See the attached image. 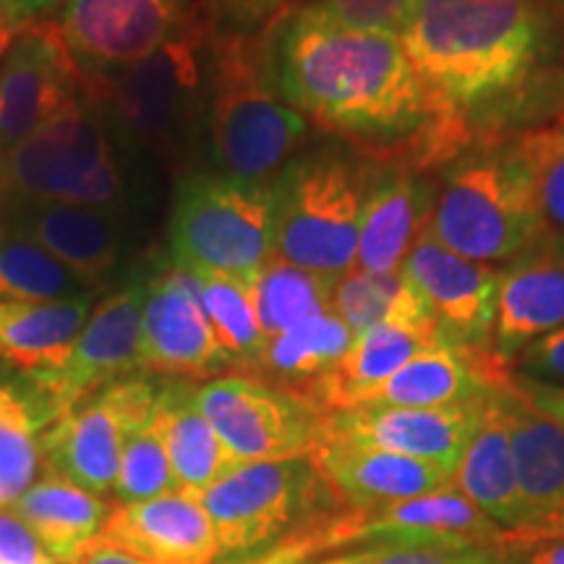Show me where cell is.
Instances as JSON below:
<instances>
[{
    "mask_svg": "<svg viewBox=\"0 0 564 564\" xmlns=\"http://www.w3.org/2000/svg\"><path fill=\"white\" fill-rule=\"evenodd\" d=\"M262 47L282 100L322 129L394 147L419 137L423 162L457 150L463 118L440 108L398 34L350 26L306 0L267 24Z\"/></svg>",
    "mask_w": 564,
    "mask_h": 564,
    "instance_id": "obj_1",
    "label": "cell"
},
{
    "mask_svg": "<svg viewBox=\"0 0 564 564\" xmlns=\"http://www.w3.org/2000/svg\"><path fill=\"white\" fill-rule=\"evenodd\" d=\"M400 42L440 108L463 118L523 95L552 51V21L541 0H413Z\"/></svg>",
    "mask_w": 564,
    "mask_h": 564,
    "instance_id": "obj_2",
    "label": "cell"
},
{
    "mask_svg": "<svg viewBox=\"0 0 564 564\" xmlns=\"http://www.w3.org/2000/svg\"><path fill=\"white\" fill-rule=\"evenodd\" d=\"M212 40L209 21L194 19L158 51L108 79H87L118 144L147 175L183 167L207 141Z\"/></svg>",
    "mask_w": 564,
    "mask_h": 564,
    "instance_id": "obj_3",
    "label": "cell"
},
{
    "mask_svg": "<svg viewBox=\"0 0 564 564\" xmlns=\"http://www.w3.org/2000/svg\"><path fill=\"white\" fill-rule=\"evenodd\" d=\"M147 183L89 84L61 116L0 154V202H63L133 217L150 199Z\"/></svg>",
    "mask_w": 564,
    "mask_h": 564,
    "instance_id": "obj_4",
    "label": "cell"
},
{
    "mask_svg": "<svg viewBox=\"0 0 564 564\" xmlns=\"http://www.w3.org/2000/svg\"><path fill=\"white\" fill-rule=\"evenodd\" d=\"M308 137V118L274 89L262 37L225 34L212 40L207 144L215 171L238 181L272 183Z\"/></svg>",
    "mask_w": 564,
    "mask_h": 564,
    "instance_id": "obj_5",
    "label": "cell"
},
{
    "mask_svg": "<svg viewBox=\"0 0 564 564\" xmlns=\"http://www.w3.org/2000/svg\"><path fill=\"white\" fill-rule=\"evenodd\" d=\"M429 232L470 262H505L546 232L531 167L514 150L457 160L434 196Z\"/></svg>",
    "mask_w": 564,
    "mask_h": 564,
    "instance_id": "obj_6",
    "label": "cell"
},
{
    "mask_svg": "<svg viewBox=\"0 0 564 564\" xmlns=\"http://www.w3.org/2000/svg\"><path fill=\"white\" fill-rule=\"evenodd\" d=\"M274 181H238L217 171L186 173L175 186L171 264L253 280L278 257Z\"/></svg>",
    "mask_w": 564,
    "mask_h": 564,
    "instance_id": "obj_7",
    "label": "cell"
},
{
    "mask_svg": "<svg viewBox=\"0 0 564 564\" xmlns=\"http://www.w3.org/2000/svg\"><path fill=\"white\" fill-rule=\"evenodd\" d=\"M199 505L215 525L220 564H246L299 533L340 502L312 455L238 463L204 489Z\"/></svg>",
    "mask_w": 564,
    "mask_h": 564,
    "instance_id": "obj_8",
    "label": "cell"
},
{
    "mask_svg": "<svg viewBox=\"0 0 564 564\" xmlns=\"http://www.w3.org/2000/svg\"><path fill=\"white\" fill-rule=\"evenodd\" d=\"M369 181L335 152L308 154L274 178L278 257L301 270L340 280L352 270Z\"/></svg>",
    "mask_w": 564,
    "mask_h": 564,
    "instance_id": "obj_9",
    "label": "cell"
},
{
    "mask_svg": "<svg viewBox=\"0 0 564 564\" xmlns=\"http://www.w3.org/2000/svg\"><path fill=\"white\" fill-rule=\"evenodd\" d=\"M150 278H137L91 308L68 361L45 377H30V403L40 432L105 387L144 371L141 366V308Z\"/></svg>",
    "mask_w": 564,
    "mask_h": 564,
    "instance_id": "obj_10",
    "label": "cell"
},
{
    "mask_svg": "<svg viewBox=\"0 0 564 564\" xmlns=\"http://www.w3.org/2000/svg\"><path fill=\"white\" fill-rule=\"evenodd\" d=\"M162 382L129 377L82 400L42 429L40 453L47 474L91 494H112L131 429L152 421Z\"/></svg>",
    "mask_w": 564,
    "mask_h": 564,
    "instance_id": "obj_11",
    "label": "cell"
},
{
    "mask_svg": "<svg viewBox=\"0 0 564 564\" xmlns=\"http://www.w3.org/2000/svg\"><path fill=\"white\" fill-rule=\"evenodd\" d=\"M196 405L241 463L312 455L322 436L319 408L257 377L207 379Z\"/></svg>",
    "mask_w": 564,
    "mask_h": 564,
    "instance_id": "obj_12",
    "label": "cell"
},
{
    "mask_svg": "<svg viewBox=\"0 0 564 564\" xmlns=\"http://www.w3.org/2000/svg\"><path fill=\"white\" fill-rule=\"evenodd\" d=\"M196 0H61L63 45L87 79H108L199 19Z\"/></svg>",
    "mask_w": 564,
    "mask_h": 564,
    "instance_id": "obj_13",
    "label": "cell"
},
{
    "mask_svg": "<svg viewBox=\"0 0 564 564\" xmlns=\"http://www.w3.org/2000/svg\"><path fill=\"white\" fill-rule=\"evenodd\" d=\"M84 84L55 21H37L13 34L0 55V154L61 116Z\"/></svg>",
    "mask_w": 564,
    "mask_h": 564,
    "instance_id": "obj_14",
    "label": "cell"
},
{
    "mask_svg": "<svg viewBox=\"0 0 564 564\" xmlns=\"http://www.w3.org/2000/svg\"><path fill=\"white\" fill-rule=\"evenodd\" d=\"M0 230L26 238L102 288L137 249L133 217L63 202H0Z\"/></svg>",
    "mask_w": 564,
    "mask_h": 564,
    "instance_id": "obj_15",
    "label": "cell"
},
{
    "mask_svg": "<svg viewBox=\"0 0 564 564\" xmlns=\"http://www.w3.org/2000/svg\"><path fill=\"white\" fill-rule=\"evenodd\" d=\"M141 366L165 379H207L230 371L202 306L194 272L167 264L147 282L141 308Z\"/></svg>",
    "mask_w": 564,
    "mask_h": 564,
    "instance_id": "obj_16",
    "label": "cell"
},
{
    "mask_svg": "<svg viewBox=\"0 0 564 564\" xmlns=\"http://www.w3.org/2000/svg\"><path fill=\"white\" fill-rule=\"evenodd\" d=\"M400 270L426 303L444 340L463 348H489L499 272L457 257L429 230L421 232Z\"/></svg>",
    "mask_w": 564,
    "mask_h": 564,
    "instance_id": "obj_17",
    "label": "cell"
},
{
    "mask_svg": "<svg viewBox=\"0 0 564 564\" xmlns=\"http://www.w3.org/2000/svg\"><path fill=\"white\" fill-rule=\"evenodd\" d=\"M481 400L444 408L356 405L324 413L322 436L384 449L455 470L478 419Z\"/></svg>",
    "mask_w": 564,
    "mask_h": 564,
    "instance_id": "obj_18",
    "label": "cell"
},
{
    "mask_svg": "<svg viewBox=\"0 0 564 564\" xmlns=\"http://www.w3.org/2000/svg\"><path fill=\"white\" fill-rule=\"evenodd\" d=\"M564 327V232H544L499 272L491 350L514 361L520 350Z\"/></svg>",
    "mask_w": 564,
    "mask_h": 564,
    "instance_id": "obj_19",
    "label": "cell"
},
{
    "mask_svg": "<svg viewBox=\"0 0 564 564\" xmlns=\"http://www.w3.org/2000/svg\"><path fill=\"white\" fill-rule=\"evenodd\" d=\"M100 539L158 564H215V525L192 494L173 491L137 505H118Z\"/></svg>",
    "mask_w": 564,
    "mask_h": 564,
    "instance_id": "obj_20",
    "label": "cell"
},
{
    "mask_svg": "<svg viewBox=\"0 0 564 564\" xmlns=\"http://www.w3.org/2000/svg\"><path fill=\"white\" fill-rule=\"evenodd\" d=\"M312 457L345 502L361 510L405 502L453 484V470L436 463L329 440V436H319Z\"/></svg>",
    "mask_w": 564,
    "mask_h": 564,
    "instance_id": "obj_21",
    "label": "cell"
},
{
    "mask_svg": "<svg viewBox=\"0 0 564 564\" xmlns=\"http://www.w3.org/2000/svg\"><path fill=\"white\" fill-rule=\"evenodd\" d=\"M453 484L502 531L514 533L523 528L525 502L514 470L510 423L497 387L484 394L478 419L453 470Z\"/></svg>",
    "mask_w": 564,
    "mask_h": 564,
    "instance_id": "obj_22",
    "label": "cell"
},
{
    "mask_svg": "<svg viewBox=\"0 0 564 564\" xmlns=\"http://www.w3.org/2000/svg\"><path fill=\"white\" fill-rule=\"evenodd\" d=\"M449 345L434 322H384L358 335L352 348L322 379L312 394V405L322 413L361 405L394 371L421 356L423 350Z\"/></svg>",
    "mask_w": 564,
    "mask_h": 564,
    "instance_id": "obj_23",
    "label": "cell"
},
{
    "mask_svg": "<svg viewBox=\"0 0 564 564\" xmlns=\"http://www.w3.org/2000/svg\"><path fill=\"white\" fill-rule=\"evenodd\" d=\"M434 207L432 186L411 171H387L369 181L358 232L356 270L387 274L400 270L421 238Z\"/></svg>",
    "mask_w": 564,
    "mask_h": 564,
    "instance_id": "obj_24",
    "label": "cell"
},
{
    "mask_svg": "<svg viewBox=\"0 0 564 564\" xmlns=\"http://www.w3.org/2000/svg\"><path fill=\"white\" fill-rule=\"evenodd\" d=\"M154 429L165 444L175 484L183 494L199 497L241 463L204 419L196 405V384L188 379H165L160 384Z\"/></svg>",
    "mask_w": 564,
    "mask_h": 564,
    "instance_id": "obj_25",
    "label": "cell"
},
{
    "mask_svg": "<svg viewBox=\"0 0 564 564\" xmlns=\"http://www.w3.org/2000/svg\"><path fill=\"white\" fill-rule=\"evenodd\" d=\"M100 293L47 303L0 301V358L26 377H45L68 361Z\"/></svg>",
    "mask_w": 564,
    "mask_h": 564,
    "instance_id": "obj_26",
    "label": "cell"
},
{
    "mask_svg": "<svg viewBox=\"0 0 564 564\" xmlns=\"http://www.w3.org/2000/svg\"><path fill=\"white\" fill-rule=\"evenodd\" d=\"M116 507L118 502L112 497L91 494L68 484L66 478L47 474V478L21 494L9 512L30 528L55 562L68 564L82 546L102 533Z\"/></svg>",
    "mask_w": 564,
    "mask_h": 564,
    "instance_id": "obj_27",
    "label": "cell"
},
{
    "mask_svg": "<svg viewBox=\"0 0 564 564\" xmlns=\"http://www.w3.org/2000/svg\"><path fill=\"white\" fill-rule=\"evenodd\" d=\"M356 335L337 314L312 316L285 333L267 337L262 356L249 377L312 403L316 387L343 361Z\"/></svg>",
    "mask_w": 564,
    "mask_h": 564,
    "instance_id": "obj_28",
    "label": "cell"
},
{
    "mask_svg": "<svg viewBox=\"0 0 564 564\" xmlns=\"http://www.w3.org/2000/svg\"><path fill=\"white\" fill-rule=\"evenodd\" d=\"M333 314L340 316L356 337L384 322H434L403 270L387 274L345 272L340 280H335Z\"/></svg>",
    "mask_w": 564,
    "mask_h": 564,
    "instance_id": "obj_29",
    "label": "cell"
},
{
    "mask_svg": "<svg viewBox=\"0 0 564 564\" xmlns=\"http://www.w3.org/2000/svg\"><path fill=\"white\" fill-rule=\"evenodd\" d=\"M87 293H100V288L37 243L0 230V301L47 303Z\"/></svg>",
    "mask_w": 564,
    "mask_h": 564,
    "instance_id": "obj_30",
    "label": "cell"
},
{
    "mask_svg": "<svg viewBox=\"0 0 564 564\" xmlns=\"http://www.w3.org/2000/svg\"><path fill=\"white\" fill-rule=\"evenodd\" d=\"M333 288L335 280L274 257L251 280L253 306H257L264 337L280 335L312 316L333 312Z\"/></svg>",
    "mask_w": 564,
    "mask_h": 564,
    "instance_id": "obj_31",
    "label": "cell"
},
{
    "mask_svg": "<svg viewBox=\"0 0 564 564\" xmlns=\"http://www.w3.org/2000/svg\"><path fill=\"white\" fill-rule=\"evenodd\" d=\"M194 278L199 282L204 312L232 369L251 373L267 340L253 306L251 282L217 272H194Z\"/></svg>",
    "mask_w": 564,
    "mask_h": 564,
    "instance_id": "obj_32",
    "label": "cell"
},
{
    "mask_svg": "<svg viewBox=\"0 0 564 564\" xmlns=\"http://www.w3.org/2000/svg\"><path fill=\"white\" fill-rule=\"evenodd\" d=\"M37 421L24 394L0 387V507H11L37 478Z\"/></svg>",
    "mask_w": 564,
    "mask_h": 564,
    "instance_id": "obj_33",
    "label": "cell"
},
{
    "mask_svg": "<svg viewBox=\"0 0 564 564\" xmlns=\"http://www.w3.org/2000/svg\"><path fill=\"white\" fill-rule=\"evenodd\" d=\"M173 491H178V484H175L171 457H167L165 444L154 429L152 415V421L131 429L126 436L112 499L118 505H137Z\"/></svg>",
    "mask_w": 564,
    "mask_h": 564,
    "instance_id": "obj_34",
    "label": "cell"
},
{
    "mask_svg": "<svg viewBox=\"0 0 564 564\" xmlns=\"http://www.w3.org/2000/svg\"><path fill=\"white\" fill-rule=\"evenodd\" d=\"M512 150L531 167L544 220L564 232V126L523 133Z\"/></svg>",
    "mask_w": 564,
    "mask_h": 564,
    "instance_id": "obj_35",
    "label": "cell"
},
{
    "mask_svg": "<svg viewBox=\"0 0 564 564\" xmlns=\"http://www.w3.org/2000/svg\"><path fill=\"white\" fill-rule=\"evenodd\" d=\"M207 13L212 30L225 34H257L282 11L293 9L299 0H196Z\"/></svg>",
    "mask_w": 564,
    "mask_h": 564,
    "instance_id": "obj_36",
    "label": "cell"
},
{
    "mask_svg": "<svg viewBox=\"0 0 564 564\" xmlns=\"http://www.w3.org/2000/svg\"><path fill=\"white\" fill-rule=\"evenodd\" d=\"M324 11L350 26L379 32H403L413 0H316Z\"/></svg>",
    "mask_w": 564,
    "mask_h": 564,
    "instance_id": "obj_37",
    "label": "cell"
},
{
    "mask_svg": "<svg viewBox=\"0 0 564 564\" xmlns=\"http://www.w3.org/2000/svg\"><path fill=\"white\" fill-rule=\"evenodd\" d=\"M514 369L533 382H564V327L533 340L514 356Z\"/></svg>",
    "mask_w": 564,
    "mask_h": 564,
    "instance_id": "obj_38",
    "label": "cell"
},
{
    "mask_svg": "<svg viewBox=\"0 0 564 564\" xmlns=\"http://www.w3.org/2000/svg\"><path fill=\"white\" fill-rule=\"evenodd\" d=\"M0 564H58L17 514L0 507Z\"/></svg>",
    "mask_w": 564,
    "mask_h": 564,
    "instance_id": "obj_39",
    "label": "cell"
},
{
    "mask_svg": "<svg viewBox=\"0 0 564 564\" xmlns=\"http://www.w3.org/2000/svg\"><path fill=\"white\" fill-rule=\"evenodd\" d=\"M497 560L502 564H564V535L510 539L505 533Z\"/></svg>",
    "mask_w": 564,
    "mask_h": 564,
    "instance_id": "obj_40",
    "label": "cell"
},
{
    "mask_svg": "<svg viewBox=\"0 0 564 564\" xmlns=\"http://www.w3.org/2000/svg\"><path fill=\"white\" fill-rule=\"evenodd\" d=\"M68 564H158V562L141 560V556L123 552V549L112 546L110 541H105L97 535V539H91L87 546H82Z\"/></svg>",
    "mask_w": 564,
    "mask_h": 564,
    "instance_id": "obj_41",
    "label": "cell"
},
{
    "mask_svg": "<svg viewBox=\"0 0 564 564\" xmlns=\"http://www.w3.org/2000/svg\"><path fill=\"white\" fill-rule=\"evenodd\" d=\"M9 3L11 19L17 24V30H24V26L37 24V21H45L51 11L61 6V0H6Z\"/></svg>",
    "mask_w": 564,
    "mask_h": 564,
    "instance_id": "obj_42",
    "label": "cell"
},
{
    "mask_svg": "<svg viewBox=\"0 0 564 564\" xmlns=\"http://www.w3.org/2000/svg\"><path fill=\"white\" fill-rule=\"evenodd\" d=\"M17 32L19 30L11 19L9 3H6V0H0V51H6V47H9V42L13 40V34Z\"/></svg>",
    "mask_w": 564,
    "mask_h": 564,
    "instance_id": "obj_43",
    "label": "cell"
},
{
    "mask_svg": "<svg viewBox=\"0 0 564 564\" xmlns=\"http://www.w3.org/2000/svg\"><path fill=\"white\" fill-rule=\"evenodd\" d=\"M484 564H502V562H499V560H497V556H491V560H486Z\"/></svg>",
    "mask_w": 564,
    "mask_h": 564,
    "instance_id": "obj_44",
    "label": "cell"
},
{
    "mask_svg": "<svg viewBox=\"0 0 564 564\" xmlns=\"http://www.w3.org/2000/svg\"><path fill=\"white\" fill-rule=\"evenodd\" d=\"M549 3H554V6H564V0H549Z\"/></svg>",
    "mask_w": 564,
    "mask_h": 564,
    "instance_id": "obj_45",
    "label": "cell"
},
{
    "mask_svg": "<svg viewBox=\"0 0 564 564\" xmlns=\"http://www.w3.org/2000/svg\"><path fill=\"white\" fill-rule=\"evenodd\" d=\"M0 55H3V51H0Z\"/></svg>",
    "mask_w": 564,
    "mask_h": 564,
    "instance_id": "obj_46",
    "label": "cell"
}]
</instances>
